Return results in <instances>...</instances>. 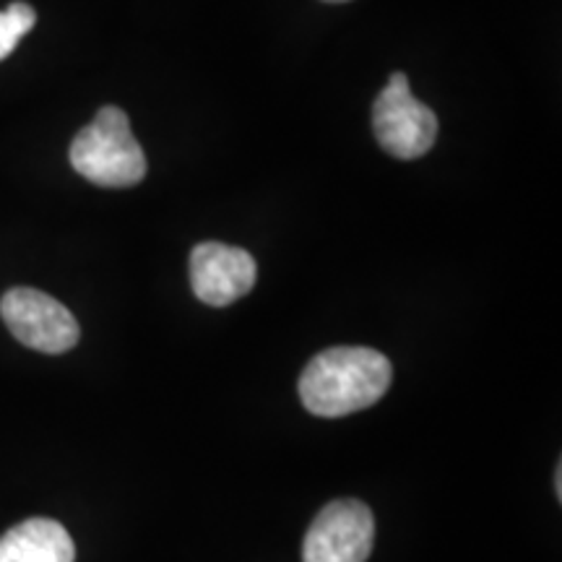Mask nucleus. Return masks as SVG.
I'll return each mask as SVG.
<instances>
[{
    "label": "nucleus",
    "instance_id": "obj_6",
    "mask_svg": "<svg viewBox=\"0 0 562 562\" xmlns=\"http://www.w3.org/2000/svg\"><path fill=\"white\" fill-rule=\"evenodd\" d=\"M258 277L256 258L243 248L201 243L191 252L193 294L211 307H227L252 290Z\"/></svg>",
    "mask_w": 562,
    "mask_h": 562
},
{
    "label": "nucleus",
    "instance_id": "obj_3",
    "mask_svg": "<svg viewBox=\"0 0 562 562\" xmlns=\"http://www.w3.org/2000/svg\"><path fill=\"white\" fill-rule=\"evenodd\" d=\"M372 131L391 157L419 159L438 138V117L412 94L406 74H393L372 104Z\"/></svg>",
    "mask_w": 562,
    "mask_h": 562
},
{
    "label": "nucleus",
    "instance_id": "obj_4",
    "mask_svg": "<svg viewBox=\"0 0 562 562\" xmlns=\"http://www.w3.org/2000/svg\"><path fill=\"white\" fill-rule=\"evenodd\" d=\"M0 315L9 331L30 349L63 355L79 344L81 331L74 313L50 294L32 290V286H16L5 292L0 300Z\"/></svg>",
    "mask_w": 562,
    "mask_h": 562
},
{
    "label": "nucleus",
    "instance_id": "obj_7",
    "mask_svg": "<svg viewBox=\"0 0 562 562\" xmlns=\"http://www.w3.org/2000/svg\"><path fill=\"white\" fill-rule=\"evenodd\" d=\"M70 533L53 518H30L0 537V562H74Z\"/></svg>",
    "mask_w": 562,
    "mask_h": 562
},
{
    "label": "nucleus",
    "instance_id": "obj_8",
    "mask_svg": "<svg viewBox=\"0 0 562 562\" xmlns=\"http://www.w3.org/2000/svg\"><path fill=\"white\" fill-rule=\"evenodd\" d=\"M37 24V13L30 3H11L9 9L0 11V60H5L16 50L24 34H30Z\"/></svg>",
    "mask_w": 562,
    "mask_h": 562
},
{
    "label": "nucleus",
    "instance_id": "obj_1",
    "mask_svg": "<svg viewBox=\"0 0 562 562\" xmlns=\"http://www.w3.org/2000/svg\"><path fill=\"white\" fill-rule=\"evenodd\" d=\"M391 362L368 347H334L315 355L300 375V398L315 417H347L381 402Z\"/></svg>",
    "mask_w": 562,
    "mask_h": 562
},
{
    "label": "nucleus",
    "instance_id": "obj_5",
    "mask_svg": "<svg viewBox=\"0 0 562 562\" xmlns=\"http://www.w3.org/2000/svg\"><path fill=\"white\" fill-rule=\"evenodd\" d=\"M375 542V518L360 501H334L307 529L302 562H368Z\"/></svg>",
    "mask_w": 562,
    "mask_h": 562
},
{
    "label": "nucleus",
    "instance_id": "obj_2",
    "mask_svg": "<svg viewBox=\"0 0 562 562\" xmlns=\"http://www.w3.org/2000/svg\"><path fill=\"white\" fill-rule=\"evenodd\" d=\"M74 170L100 188H131L146 178V154L121 108H102L70 144Z\"/></svg>",
    "mask_w": 562,
    "mask_h": 562
},
{
    "label": "nucleus",
    "instance_id": "obj_9",
    "mask_svg": "<svg viewBox=\"0 0 562 562\" xmlns=\"http://www.w3.org/2000/svg\"><path fill=\"white\" fill-rule=\"evenodd\" d=\"M326 3H347V0H326Z\"/></svg>",
    "mask_w": 562,
    "mask_h": 562
}]
</instances>
